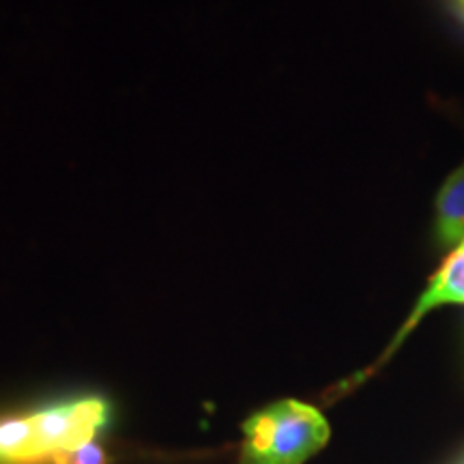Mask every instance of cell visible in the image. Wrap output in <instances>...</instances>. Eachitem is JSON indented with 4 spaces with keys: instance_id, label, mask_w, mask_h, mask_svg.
Wrapping results in <instances>:
<instances>
[{
    "instance_id": "obj_1",
    "label": "cell",
    "mask_w": 464,
    "mask_h": 464,
    "mask_svg": "<svg viewBox=\"0 0 464 464\" xmlns=\"http://www.w3.org/2000/svg\"><path fill=\"white\" fill-rule=\"evenodd\" d=\"M239 464H304L329 440V423L314 406L282 400L243 426Z\"/></svg>"
},
{
    "instance_id": "obj_2",
    "label": "cell",
    "mask_w": 464,
    "mask_h": 464,
    "mask_svg": "<svg viewBox=\"0 0 464 464\" xmlns=\"http://www.w3.org/2000/svg\"><path fill=\"white\" fill-rule=\"evenodd\" d=\"M110 411L112 409L103 398L86 396L48 404L28 413L39 456L44 458V462H50L56 451L91 443L97 432L108 426Z\"/></svg>"
},
{
    "instance_id": "obj_3",
    "label": "cell",
    "mask_w": 464,
    "mask_h": 464,
    "mask_svg": "<svg viewBox=\"0 0 464 464\" xmlns=\"http://www.w3.org/2000/svg\"><path fill=\"white\" fill-rule=\"evenodd\" d=\"M443 305H464V241L460 246L451 249L448 258L443 260V265H440L432 274L430 280H428L426 290H423L421 297L417 299L411 316L406 318L402 329H400L396 338H393L387 355L402 344L406 335L413 332L417 324L421 323L423 316H428L430 312L437 310V307Z\"/></svg>"
},
{
    "instance_id": "obj_4",
    "label": "cell",
    "mask_w": 464,
    "mask_h": 464,
    "mask_svg": "<svg viewBox=\"0 0 464 464\" xmlns=\"http://www.w3.org/2000/svg\"><path fill=\"white\" fill-rule=\"evenodd\" d=\"M432 237L439 247H456L464 241V161L440 185L434 202Z\"/></svg>"
},
{
    "instance_id": "obj_5",
    "label": "cell",
    "mask_w": 464,
    "mask_h": 464,
    "mask_svg": "<svg viewBox=\"0 0 464 464\" xmlns=\"http://www.w3.org/2000/svg\"><path fill=\"white\" fill-rule=\"evenodd\" d=\"M0 464H44L28 415L0 417Z\"/></svg>"
},
{
    "instance_id": "obj_6",
    "label": "cell",
    "mask_w": 464,
    "mask_h": 464,
    "mask_svg": "<svg viewBox=\"0 0 464 464\" xmlns=\"http://www.w3.org/2000/svg\"><path fill=\"white\" fill-rule=\"evenodd\" d=\"M50 464H108V454L100 443L91 440V443L80 445V448L56 451L50 458Z\"/></svg>"
},
{
    "instance_id": "obj_7",
    "label": "cell",
    "mask_w": 464,
    "mask_h": 464,
    "mask_svg": "<svg viewBox=\"0 0 464 464\" xmlns=\"http://www.w3.org/2000/svg\"><path fill=\"white\" fill-rule=\"evenodd\" d=\"M448 5H450L451 14H454L458 20L464 24V0H448Z\"/></svg>"
}]
</instances>
